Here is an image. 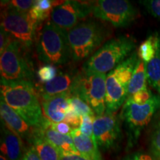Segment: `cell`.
<instances>
[{
    "label": "cell",
    "instance_id": "1",
    "mask_svg": "<svg viewBox=\"0 0 160 160\" xmlns=\"http://www.w3.org/2000/svg\"><path fill=\"white\" fill-rule=\"evenodd\" d=\"M1 99L33 128L43 122V117L39 94L32 81H0Z\"/></svg>",
    "mask_w": 160,
    "mask_h": 160
},
{
    "label": "cell",
    "instance_id": "2",
    "mask_svg": "<svg viewBox=\"0 0 160 160\" xmlns=\"http://www.w3.org/2000/svg\"><path fill=\"white\" fill-rule=\"evenodd\" d=\"M136 48L133 38L120 36L105 42L85 62L82 71L86 73L106 74L127 59Z\"/></svg>",
    "mask_w": 160,
    "mask_h": 160
},
{
    "label": "cell",
    "instance_id": "3",
    "mask_svg": "<svg viewBox=\"0 0 160 160\" xmlns=\"http://www.w3.org/2000/svg\"><path fill=\"white\" fill-rule=\"evenodd\" d=\"M37 52L39 59L47 65H64L72 59L67 33L51 21L46 22L40 30Z\"/></svg>",
    "mask_w": 160,
    "mask_h": 160
},
{
    "label": "cell",
    "instance_id": "4",
    "mask_svg": "<svg viewBox=\"0 0 160 160\" xmlns=\"http://www.w3.org/2000/svg\"><path fill=\"white\" fill-rule=\"evenodd\" d=\"M108 34L104 25L95 20H86L78 24L67 33L73 61H82L93 55Z\"/></svg>",
    "mask_w": 160,
    "mask_h": 160
},
{
    "label": "cell",
    "instance_id": "5",
    "mask_svg": "<svg viewBox=\"0 0 160 160\" xmlns=\"http://www.w3.org/2000/svg\"><path fill=\"white\" fill-rule=\"evenodd\" d=\"M139 58L136 52L113 71L106 78V113L113 114L124 105L128 96V86Z\"/></svg>",
    "mask_w": 160,
    "mask_h": 160
},
{
    "label": "cell",
    "instance_id": "6",
    "mask_svg": "<svg viewBox=\"0 0 160 160\" xmlns=\"http://www.w3.org/2000/svg\"><path fill=\"white\" fill-rule=\"evenodd\" d=\"M159 110L160 95L153 94L148 102L142 105L127 99L119 117L123 121L127 134V149H131L137 145L142 132Z\"/></svg>",
    "mask_w": 160,
    "mask_h": 160
},
{
    "label": "cell",
    "instance_id": "7",
    "mask_svg": "<svg viewBox=\"0 0 160 160\" xmlns=\"http://www.w3.org/2000/svg\"><path fill=\"white\" fill-rule=\"evenodd\" d=\"M27 49L17 40H12L0 57L1 79L7 81L33 79V66Z\"/></svg>",
    "mask_w": 160,
    "mask_h": 160
},
{
    "label": "cell",
    "instance_id": "8",
    "mask_svg": "<svg viewBox=\"0 0 160 160\" xmlns=\"http://www.w3.org/2000/svg\"><path fill=\"white\" fill-rule=\"evenodd\" d=\"M106 78V74L79 72L71 94L82 99L97 115L105 114Z\"/></svg>",
    "mask_w": 160,
    "mask_h": 160
},
{
    "label": "cell",
    "instance_id": "9",
    "mask_svg": "<svg viewBox=\"0 0 160 160\" xmlns=\"http://www.w3.org/2000/svg\"><path fill=\"white\" fill-rule=\"evenodd\" d=\"M38 24L28 13L7 7H4L2 11L1 28L28 49L36 40Z\"/></svg>",
    "mask_w": 160,
    "mask_h": 160
},
{
    "label": "cell",
    "instance_id": "10",
    "mask_svg": "<svg viewBox=\"0 0 160 160\" xmlns=\"http://www.w3.org/2000/svg\"><path fill=\"white\" fill-rule=\"evenodd\" d=\"M91 11L96 18L108 22L116 28L128 27L138 15L133 4L125 0H99L92 3Z\"/></svg>",
    "mask_w": 160,
    "mask_h": 160
},
{
    "label": "cell",
    "instance_id": "11",
    "mask_svg": "<svg viewBox=\"0 0 160 160\" xmlns=\"http://www.w3.org/2000/svg\"><path fill=\"white\" fill-rule=\"evenodd\" d=\"M91 5L92 3L78 1L64 2L53 8L51 21L57 27L68 33L79 24L80 20L92 13Z\"/></svg>",
    "mask_w": 160,
    "mask_h": 160
},
{
    "label": "cell",
    "instance_id": "12",
    "mask_svg": "<svg viewBox=\"0 0 160 160\" xmlns=\"http://www.w3.org/2000/svg\"><path fill=\"white\" fill-rule=\"evenodd\" d=\"M121 137V124L119 118L106 113L95 117L93 137L98 147L105 151L114 149L119 145Z\"/></svg>",
    "mask_w": 160,
    "mask_h": 160
},
{
    "label": "cell",
    "instance_id": "13",
    "mask_svg": "<svg viewBox=\"0 0 160 160\" xmlns=\"http://www.w3.org/2000/svg\"><path fill=\"white\" fill-rule=\"evenodd\" d=\"M71 96L70 93H65L51 97H39L45 117L53 123L64 121Z\"/></svg>",
    "mask_w": 160,
    "mask_h": 160
},
{
    "label": "cell",
    "instance_id": "14",
    "mask_svg": "<svg viewBox=\"0 0 160 160\" xmlns=\"http://www.w3.org/2000/svg\"><path fill=\"white\" fill-rule=\"evenodd\" d=\"M78 73L79 72L75 71H60L53 80L38 85V94L39 97H51L65 93H71Z\"/></svg>",
    "mask_w": 160,
    "mask_h": 160
},
{
    "label": "cell",
    "instance_id": "15",
    "mask_svg": "<svg viewBox=\"0 0 160 160\" xmlns=\"http://www.w3.org/2000/svg\"><path fill=\"white\" fill-rule=\"evenodd\" d=\"M35 128L45 139L55 146L60 153H79L71 136L60 133L53 129L51 122L46 117L41 125Z\"/></svg>",
    "mask_w": 160,
    "mask_h": 160
},
{
    "label": "cell",
    "instance_id": "16",
    "mask_svg": "<svg viewBox=\"0 0 160 160\" xmlns=\"http://www.w3.org/2000/svg\"><path fill=\"white\" fill-rule=\"evenodd\" d=\"M0 113L2 121L9 128L17 133L22 139H29L34 128L26 122L23 118L12 109L2 99L0 102Z\"/></svg>",
    "mask_w": 160,
    "mask_h": 160
},
{
    "label": "cell",
    "instance_id": "17",
    "mask_svg": "<svg viewBox=\"0 0 160 160\" xmlns=\"http://www.w3.org/2000/svg\"><path fill=\"white\" fill-rule=\"evenodd\" d=\"M25 148L22 138L2 121L1 151L8 160H22Z\"/></svg>",
    "mask_w": 160,
    "mask_h": 160
},
{
    "label": "cell",
    "instance_id": "18",
    "mask_svg": "<svg viewBox=\"0 0 160 160\" xmlns=\"http://www.w3.org/2000/svg\"><path fill=\"white\" fill-rule=\"evenodd\" d=\"M76 149L79 154L92 160H102L95 139L82 133L79 128H74L70 133Z\"/></svg>",
    "mask_w": 160,
    "mask_h": 160
},
{
    "label": "cell",
    "instance_id": "19",
    "mask_svg": "<svg viewBox=\"0 0 160 160\" xmlns=\"http://www.w3.org/2000/svg\"><path fill=\"white\" fill-rule=\"evenodd\" d=\"M28 141L41 160H60L58 149L40 134L35 128Z\"/></svg>",
    "mask_w": 160,
    "mask_h": 160
},
{
    "label": "cell",
    "instance_id": "20",
    "mask_svg": "<svg viewBox=\"0 0 160 160\" xmlns=\"http://www.w3.org/2000/svg\"><path fill=\"white\" fill-rule=\"evenodd\" d=\"M147 82H148L145 63L139 59L130 82L128 98L131 97L138 91L148 88Z\"/></svg>",
    "mask_w": 160,
    "mask_h": 160
},
{
    "label": "cell",
    "instance_id": "21",
    "mask_svg": "<svg viewBox=\"0 0 160 160\" xmlns=\"http://www.w3.org/2000/svg\"><path fill=\"white\" fill-rule=\"evenodd\" d=\"M145 65L148 82L160 95V37L154 57Z\"/></svg>",
    "mask_w": 160,
    "mask_h": 160
},
{
    "label": "cell",
    "instance_id": "22",
    "mask_svg": "<svg viewBox=\"0 0 160 160\" xmlns=\"http://www.w3.org/2000/svg\"><path fill=\"white\" fill-rule=\"evenodd\" d=\"M160 33H154L149 35L145 41L141 43L138 50V57L145 64L151 62L157 53Z\"/></svg>",
    "mask_w": 160,
    "mask_h": 160
},
{
    "label": "cell",
    "instance_id": "23",
    "mask_svg": "<svg viewBox=\"0 0 160 160\" xmlns=\"http://www.w3.org/2000/svg\"><path fill=\"white\" fill-rule=\"evenodd\" d=\"M150 148L156 160H160V115L153 126L150 138Z\"/></svg>",
    "mask_w": 160,
    "mask_h": 160
},
{
    "label": "cell",
    "instance_id": "24",
    "mask_svg": "<svg viewBox=\"0 0 160 160\" xmlns=\"http://www.w3.org/2000/svg\"><path fill=\"white\" fill-rule=\"evenodd\" d=\"M69 104L71 105L80 117H95V112L87 103L77 96L71 95L69 99Z\"/></svg>",
    "mask_w": 160,
    "mask_h": 160
},
{
    "label": "cell",
    "instance_id": "25",
    "mask_svg": "<svg viewBox=\"0 0 160 160\" xmlns=\"http://www.w3.org/2000/svg\"><path fill=\"white\" fill-rule=\"evenodd\" d=\"M2 6L17 10L18 11L28 13L36 3L32 0H13V1H2Z\"/></svg>",
    "mask_w": 160,
    "mask_h": 160
},
{
    "label": "cell",
    "instance_id": "26",
    "mask_svg": "<svg viewBox=\"0 0 160 160\" xmlns=\"http://www.w3.org/2000/svg\"><path fill=\"white\" fill-rule=\"evenodd\" d=\"M57 69L53 65H45L38 70L37 76L42 83H46L53 80L57 77Z\"/></svg>",
    "mask_w": 160,
    "mask_h": 160
},
{
    "label": "cell",
    "instance_id": "27",
    "mask_svg": "<svg viewBox=\"0 0 160 160\" xmlns=\"http://www.w3.org/2000/svg\"><path fill=\"white\" fill-rule=\"evenodd\" d=\"M64 121H65V122L71 125L73 129L78 128H79L80 124H81L82 117H80L78 114L73 106L69 104L67 112H66L65 119Z\"/></svg>",
    "mask_w": 160,
    "mask_h": 160
},
{
    "label": "cell",
    "instance_id": "28",
    "mask_svg": "<svg viewBox=\"0 0 160 160\" xmlns=\"http://www.w3.org/2000/svg\"><path fill=\"white\" fill-rule=\"evenodd\" d=\"M94 119L95 117H90V116L82 117L81 124H80L79 128L82 133L87 136V137L93 138V139H94V137H93V122H94Z\"/></svg>",
    "mask_w": 160,
    "mask_h": 160
},
{
    "label": "cell",
    "instance_id": "29",
    "mask_svg": "<svg viewBox=\"0 0 160 160\" xmlns=\"http://www.w3.org/2000/svg\"><path fill=\"white\" fill-rule=\"evenodd\" d=\"M142 5L150 14L160 20V0H145L141 1Z\"/></svg>",
    "mask_w": 160,
    "mask_h": 160
},
{
    "label": "cell",
    "instance_id": "30",
    "mask_svg": "<svg viewBox=\"0 0 160 160\" xmlns=\"http://www.w3.org/2000/svg\"><path fill=\"white\" fill-rule=\"evenodd\" d=\"M153 94L152 93V92L148 88L137 92V93L132 95L131 97H128V99H130L131 101L137 104L142 105V104L148 102L151 99V97H153Z\"/></svg>",
    "mask_w": 160,
    "mask_h": 160
},
{
    "label": "cell",
    "instance_id": "31",
    "mask_svg": "<svg viewBox=\"0 0 160 160\" xmlns=\"http://www.w3.org/2000/svg\"><path fill=\"white\" fill-rule=\"evenodd\" d=\"M0 53L2 54L13 39L2 28H0Z\"/></svg>",
    "mask_w": 160,
    "mask_h": 160
},
{
    "label": "cell",
    "instance_id": "32",
    "mask_svg": "<svg viewBox=\"0 0 160 160\" xmlns=\"http://www.w3.org/2000/svg\"><path fill=\"white\" fill-rule=\"evenodd\" d=\"M51 126L53 129L59 132L60 133H62L65 135H70L71 131H73V128L71 125L65 122H62L59 123L51 122Z\"/></svg>",
    "mask_w": 160,
    "mask_h": 160
},
{
    "label": "cell",
    "instance_id": "33",
    "mask_svg": "<svg viewBox=\"0 0 160 160\" xmlns=\"http://www.w3.org/2000/svg\"><path fill=\"white\" fill-rule=\"evenodd\" d=\"M60 160H92L79 153H60Z\"/></svg>",
    "mask_w": 160,
    "mask_h": 160
},
{
    "label": "cell",
    "instance_id": "34",
    "mask_svg": "<svg viewBox=\"0 0 160 160\" xmlns=\"http://www.w3.org/2000/svg\"><path fill=\"white\" fill-rule=\"evenodd\" d=\"M22 160H41L36 151L32 147H28L25 149Z\"/></svg>",
    "mask_w": 160,
    "mask_h": 160
},
{
    "label": "cell",
    "instance_id": "35",
    "mask_svg": "<svg viewBox=\"0 0 160 160\" xmlns=\"http://www.w3.org/2000/svg\"><path fill=\"white\" fill-rule=\"evenodd\" d=\"M122 160H155L153 157L147 153H136L128 156L124 158Z\"/></svg>",
    "mask_w": 160,
    "mask_h": 160
},
{
    "label": "cell",
    "instance_id": "36",
    "mask_svg": "<svg viewBox=\"0 0 160 160\" xmlns=\"http://www.w3.org/2000/svg\"><path fill=\"white\" fill-rule=\"evenodd\" d=\"M0 160H8L7 159V157L4 155H1L0 156Z\"/></svg>",
    "mask_w": 160,
    "mask_h": 160
}]
</instances>
